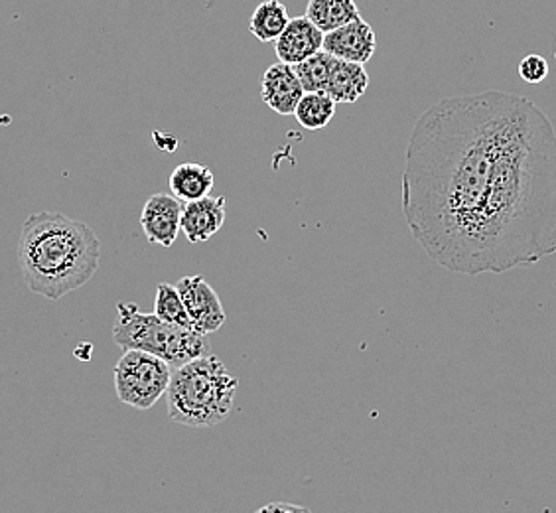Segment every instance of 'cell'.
<instances>
[{
  "instance_id": "4fadbf2b",
  "label": "cell",
  "mask_w": 556,
  "mask_h": 513,
  "mask_svg": "<svg viewBox=\"0 0 556 513\" xmlns=\"http://www.w3.org/2000/svg\"><path fill=\"white\" fill-rule=\"evenodd\" d=\"M367 87L369 75L364 64H353L338 58L324 93L332 97L336 103H355L359 97H364Z\"/></svg>"
},
{
  "instance_id": "277c9868",
  "label": "cell",
  "mask_w": 556,
  "mask_h": 513,
  "mask_svg": "<svg viewBox=\"0 0 556 513\" xmlns=\"http://www.w3.org/2000/svg\"><path fill=\"white\" fill-rule=\"evenodd\" d=\"M113 340L123 350L154 353L172 367H180L205 353L204 334L162 321L154 312L144 314L135 302H118Z\"/></svg>"
},
{
  "instance_id": "9c48e42d",
  "label": "cell",
  "mask_w": 556,
  "mask_h": 513,
  "mask_svg": "<svg viewBox=\"0 0 556 513\" xmlns=\"http://www.w3.org/2000/svg\"><path fill=\"white\" fill-rule=\"evenodd\" d=\"M302 96L304 87L300 84L299 75L292 65L278 62L261 75V97L278 115H294Z\"/></svg>"
},
{
  "instance_id": "e0dca14e",
  "label": "cell",
  "mask_w": 556,
  "mask_h": 513,
  "mask_svg": "<svg viewBox=\"0 0 556 513\" xmlns=\"http://www.w3.org/2000/svg\"><path fill=\"white\" fill-rule=\"evenodd\" d=\"M154 314L162 321L170 322L176 326H182L186 330H195L190 314L184 306L182 297L176 289V285L161 283L156 287V297H154ZM198 331V330H195Z\"/></svg>"
},
{
  "instance_id": "44dd1931",
  "label": "cell",
  "mask_w": 556,
  "mask_h": 513,
  "mask_svg": "<svg viewBox=\"0 0 556 513\" xmlns=\"http://www.w3.org/2000/svg\"><path fill=\"white\" fill-rule=\"evenodd\" d=\"M555 54H556V42H555Z\"/></svg>"
},
{
  "instance_id": "6da1fadb",
  "label": "cell",
  "mask_w": 556,
  "mask_h": 513,
  "mask_svg": "<svg viewBox=\"0 0 556 513\" xmlns=\"http://www.w3.org/2000/svg\"><path fill=\"white\" fill-rule=\"evenodd\" d=\"M403 214L458 275H502L556 253V130L527 97H446L410 133Z\"/></svg>"
},
{
  "instance_id": "d6986e66",
  "label": "cell",
  "mask_w": 556,
  "mask_h": 513,
  "mask_svg": "<svg viewBox=\"0 0 556 513\" xmlns=\"http://www.w3.org/2000/svg\"><path fill=\"white\" fill-rule=\"evenodd\" d=\"M517 72H519V77H521L523 82L531 84V86H536V84L545 82L546 77H548V72H551V67H548V62H546L543 55L529 54L525 55L523 60L519 62Z\"/></svg>"
},
{
  "instance_id": "ffe728a7",
  "label": "cell",
  "mask_w": 556,
  "mask_h": 513,
  "mask_svg": "<svg viewBox=\"0 0 556 513\" xmlns=\"http://www.w3.org/2000/svg\"><path fill=\"white\" fill-rule=\"evenodd\" d=\"M268 510H300V508H296V505H278V503H275V505H267V508H263L261 512H268Z\"/></svg>"
},
{
  "instance_id": "8992f818",
  "label": "cell",
  "mask_w": 556,
  "mask_h": 513,
  "mask_svg": "<svg viewBox=\"0 0 556 513\" xmlns=\"http://www.w3.org/2000/svg\"><path fill=\"white\" fill-rule=\"evenodd\" d=\"M184 306L193 321L195 330L200 334H212L225 324V311L222 300L217 297L214 287L200 275L182 277L176 283Z\"/></svg>"
},
{
  "instance_id": "52a82bcc",
  "label": "cell",
  "mask_w": 556,
  "mask_h": 513,
  "mask_svg": "<svg viewBox=\"0 0 556 513\" xmlns=\"http://www.w3.org/2000/svg\"><path fill=\"white\" fill-rule=\"evenodd\" d=\"M182 205L174 193L159 192L150 196L140 214V225L149 243L166 249L174 246L178 234L182 232Z\"/></svg>"
},
{
  "instance_id": "2e32d148",
  "label": "cell",
  "mask_w": 556,
  "mask_h": 513,
  "mask_svg": "<svg viewBox=\"0 0 556 513\" xmlns=\"http://www.w3.org/2000/svg\"><path fill=\"white\" fill-rule=\"evenodd\" d=\"M336 101L324 91H304V96L300 99L294 118L300 125L308 130H320L330 125V121L336 113Z\"/></svg>"
},
{
  "instance_id": "7a4b0ae2",
  "label": "cell",
  "mask_w": 556,
  "mask_h": 513,
  "mask_svg": "<svg viewBox=\"0 0 556 513\" xmlns=\"http://www.w3.org/2000/svg\"><path fill=\"white\" fill-rule=\"evenodd\" d=\"M99 261L101 241L84 222L58 212H40L22 225V278L43 299L60 300L81 289L96 275Z\"/></svg>"
},
{
  "instance_id": "8fae6325",
  "label": "cell",
  "mask_w": 556,
  "mask_h": 513,
  "mask_svg": "<svg viewBox=\"0 0 556 513\" xmlns=\"http://www.w3.org/2000/svg\"><path fill=\"white\" fill-rule=\"evenodd\" d=\"M225 196H205L200 200L184 203L180 227L186 239L190 243H205L217 236L225 224Z\"/></svg>"
},
{
  "instance_id": "7c38bea8",
  "label": "cell",
  "mask_w": 556,
  "mask_h": 513,
  "mask_svg": "<svg viewBox=\"0 0 556 513\" xmlns=\"http://www.w3.org/2000/svg\"><path fill=\"white\" fill-rule=\"evenodd\" d=\"M168 186L180 202H193L210 196L214 190V172L200 162H184L172 172Z\"/></svg>"
},
{
  "instance_id": "ac0fdd59",
  "label": "cell",
  "mask_w": 556,
  "mask_h": 513,
  "mask_svg": "<svg viewBox=\"0 0 556 513\" xmlns=\"http://www.w3.org/2000/svg\"><path fill=\"white\" fill-rule=\"evenodd\" d=\"M336 60L338 58H333L332 54L320 50L318 54L311 55L308 60L292 65L294 72L299 75L300 84L304 87V91H326Z\"/></svg>"
},
{
  "instance_id": "30bf717a",
  "label": "cell",
  "mask_w": 556,
  "mask_h": 513,
  "mask_svg": "<svg viewBox=\"0 0 556 513\" xmlns=\"http://www.w3.org/2000/svg\"><path fill=\"white\" fill-rule=\"evenodd\" d=\"M324 46V33L308 18L299 16L290 18L287 28L275 40V52L278 62L282 64L296 65L311 55L318 54Z\"/></svg>"
},
{
  "instance_id": "9a60e30c",
  "label": "cell",
  "mask_w": 556,
  "mask_h": 513,
  "mask_svg": "<svg viewBox=\"0 0 556 513\" xmlns=\"http://www.w3.org/2000/svg\"><path fill=\"white\" fill-rule=\"evenodd\" d=\"M289 22V9L285 2L265 0L253 12L249 21V33L253 34L258 42H275Z\"/></svg>"
},
{
  "instance_id": "3957f363",
  "label": "cell",
  "mask_w": 556,
  "mask_h": 513,
  "mask_svg": "<svg viewBox=\"0 0 556 513\" xmlns=\"http://www.w3.org/2000/svg\"><path fill=\"white\" fill-rule=\"evenodd\" d=\"M239 379L217 355H200L172 372L166 389L168 415L192 428H214L233 411Z\"/></svg>"
},
{
  "instance_id": "5b68a950",
  "label": "cell",
  "mask_w": 556,
  "mask_h": 513,
  "mask_svg": "<svg viewBox=\"0 0 556 513\" xmlns=\"http://www.w3.org/2000/svg\"><path fill=\"white\" fill-rule=\"evenodd\" d=\"M172 365L154 353L142 350H125L113 377L118 401L132 409L147 411L166 396L170 384Z\"/></svg>"
},
{
  "instance_id": "ba28073f",
  "label": "cell",
  "mask_w": 556,
  "mask_h": 513,
  "mask_svg": "<svg viewBox=\"0 0 556 513\" xmlns=\"http://www.w3.org/2000/svg\"><path fill=\"white\" fill-rule=\"evenodd\" d=\"M377 38L371 24L359 16L332 33L324 34L321 50L353 64H367L375 54Z\"/></svg>"
},
{
  "instance_id": "5bb4252c",
  "label": "cell",
  "mask_w": 556,
  "mask_h": 513,
  "mask_svg": "<svg viewBox=\"0 0 556 513\" xmlns=\"http://www.w3.org/2000/svg\"><path fill=\"white\" fill-rule=\"evenodd\" d=\"M306 16L326 34L359 18L362 14L355 0H308Z\"/></svg>"
}]
</instances>
